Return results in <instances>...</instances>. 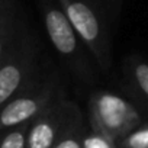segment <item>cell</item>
Listing matches in <instances>:
<instances>
[{"instance_id": "obj_1", "label": "cell", "mask_w": 148, "mask_h": 148, "mask_svg": "<svg viewBox=\"0 0 148 148\" xmlns=\"http://www.w3.org/2000/svg\"><path fill=\"white\" fill-rule=\"evenodd\" d=\"M36 71V49L29 34L18 29L16 36L0 64V109L29 87Z\"/></svg>"}, {"instance_id": "obj_2", "label": "cell", "mask_w": 148, "mask_h": 148, "mask_svg": "<svg viewBox=\"0 0 148 148\" xmlns=\"http://www.w3.org/2000/svg\"><path fill=\"white\" fill-rule=\"evenodd\" d=\"M89 109L95 131L112 139H121L141 122L136 109L125 97L108 90L96 92L90 99Z\"/></svg>"}, {"instance_id": "obj_3", "label": "cell", "mask_w": 148, "mask_h": 148, "mask_svg": "<svg viewBox=\"0 0 148 148\" xmlns=\"http://www.w3.org/2000/svg\"><path fill=\"white\" fill-rule=\"evenodd\" d=\"M60 92L54 77L35 80L0 109V129H10L34 121L57 99Z\"/></svg>"}, {"instance_id": "obj_4", "label": "cell", "mask_w": 148, "mask_h": 148, "mask_svg": "<svg viewBox=\"0 0 148 148\" xmlns=\"http://www.w3.org/2000/svg\"><path fill=\"white\" fill-rule=\"evenodd\" d=\"M61 9L73 25L80 41L90 49L97 62L108 68L109 65V47L103 29V23L86 0H58Z\"/></svg>"}, {"instance_id": "obj_5", "label": "cell", "mask_w": 148, "mask_h": 148, "mask_svg": "<svg viewBox=\"0 0 148 148\" xmlns=\"http://www.w3.org/2000/svg\"><path fill=\"white\" fill-rule=\"evenodd\" d=\"M74 109L76 105L68 102L60 92L57 99L31 122L26 148H52L67 128Z\"/></svg>"}, {"instance_id": "obj_6", "label": "cell", "mask_w": 148, "mask_h": 148, "mask_svg": "<svg viewBox=\"0 0 148 148\" xmlns=\"http://www.w3.org/2000/svg\"><path fill=\"white\" fill-rule=\"evenodd\" d=\"M44 23L48 38L58 54L62 57H74L80 47L79 36L65 16L64 10L48 5L44 10Z\"/></svg>"}, {"instance_id": "obj_7", "label": "cell", "mask_w": 148, "mask_h": 148, "mask_svg": "<svg viewBox=\"0 0 148 148\" xmlns=\"http://www.w3.org/2000/svg\"><path fill=\"white\" fill-rule=\"evenodd\" d=\"M16 32L18 28L15 0H0V64L10 49Z\"/></svg>"}, {"instance_id": "obj_8", "label": "cell", "mask_w": 148, "mask_h": 148, "mask_svg": "<svg viewBox=\"0 0 148 148\" xmlns=\"http://www.w3.org/2000/svg\"><path fill=\"white\" fill-rule=\"evenodd\" d=\"M80 128H82V115L79 108L76 106L71 119L58 138V141L54 144L52 148H83V139L80 138Z\"/></svg>"}, {"instance_id": "obj_9", "label": "cell", "mask_w": 148, "mask_h": 148, "mask_svg": "<svg viewBox=\"0 0 148 148\" xmlns=\"http://www.w3.org/2000/svg\"><path fill=\"white\" fill-rule=\"evenodd\" d=\"M129 79L138 95L148 102V62L138 58L129 61Z\"/></svg>"}, {"instance_id": "obj_10", "label": "cell", "mask_w": 148, "mask_h": 148, "mask_svg": "<svg viewBox=\"0 0 148 148\" xmlns=\"http://www.w3.org/2000/svg\"><path fill=\"white\" fill-rule=\"evenodd\" d=\"M31 122L10 128V131L0 141V148H26V136Z\"/></svg>"}, {"instance_id": "obj_11", "label": "cell", "mask_w": 148, "mask_h": 148, "mask_svg": "<svg viewBox=\"0 0 148 148\" xmlns=\"http://www.w3.org/2000/svg\"><path fill=\"white\" fill-rule=\"evenodd\" d=\"M122 148H148V126L135 128L121 138Z\"/></svg>"}, {"instance_id": "obj_12", "label": "cell", "mask_w": 148, "mask_h": 148, "mask_svg": "<svg viewBox=\"0 0 148 148\" xmlns=\"http://www.w3.org/2000/svg\"><path fill=\"white\" fill-rule=\"evenodd\" d=\"M113 139L108 135L93 131L83 138V148H113Z\"/></svg>"}]
</instances>
